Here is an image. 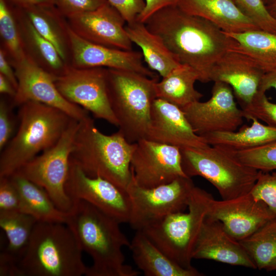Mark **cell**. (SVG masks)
I'll list each match as a JSON object with an SVG mask.
<instances>
[{"label": "cell", "instance_id": "cell-1", "mask_svg": "<svg viewBox=\"0 0 276 276\" xmlns=\"http://www.w3.org/2000/svg\"><path fill=\"white\" fill-rule=\"evenodd\" d=\"M144 23L162 39L180 64L197 72L202 83L211 81L216 62L238 46L234 38L216 25L185 12L177 5L159 9Z\"/></svg>", "mask_w": 276, "mask_h": 276}, {"label": "cell", "instance_id": "cell-2", "mask_svg": "<svg viewBox=\"0 0 276 276\" xmlns=\"http://www.w3.org/2000/svg\"><path fill=\"white\" fill-rule=\"evenodd\" d=\"M65 224L81 250L93 259L86 276H137V270L125 263L122 251L130 241L122 232L120 223L92 204L73 199Z\"/></svg>", "mask_w": 276, "mask_h": 276}, {"label": "cell", "instance_id": "cell-3", "mask_svg": "<svg viewBox=\"0 0 276 276\" xmlns=\"http://www.w3.org/2000/svg\"><path fill=\"white\" fill-rule=\"evenodd\" d=\"M18 107V129L1 151L0 177L10 176L55 145L74 119L57 108L38 102L29 101Z\"/></svg>", "mask_w": 276, "mask_h": 276}, {"label": "cell", "instance_id": "cell-4", "mask_svg": "<svg viewBox=\"0 0 276 276\" xmlns=\"http://www.w3.org/2000/svg\"><path fill=\"white\" fill-rule=\"evenodd\" d=\"M135 143L119 130L101 132L89 117L80 121L70 159L90 177H100L126 190L132 179L131 158Z\"/></svg>", "mask_w": 276, "mask_h": 276}, {"label": "cell", "instance_id": "cell-5", "mask_svg": "<svg viewBox=\"0 0 276 276\" xmlns=\"http://www.w3.org/2000/svg\"><path fill=\"white\" fill-rule=\"evenodd\" d=\"M82 250L64 223L37 222L18 264L20 276H81L88 267Z\"/></svg>", "mask_w": 276, "mask_h": 276}, {"label": "cell", "instance_id": "cell-6", "mask_svg": "<svg viewBox=\"0 0 276 276\" xmlns=\"http://www.w3.org/2000/svg\"><path fill=\"white\" fill-rule=\"evenodd\" d=\"M150 78L128 70L106 69L108 97L119 123V131L130 143L146 139L150 125L155 84Z\"/></svg>", "mask_w": 276, "mask_h": 276}, {"label": "cell", "instance_id": "cell-7", "mask_svg": "<svg viewBox=\"0 0 276 276\" xmlns=\"http://www.w3.org/2000/svg\"><path fill=\"white\" fill-rule=\"evenodd\" d=\"M181 165L189 177L199 176L213 185L222 200L250 192L260 171L240 162L229 150L217 146L181 149Z\"/></svg>", "mask_w": 276, "mask_h": 276}, {"label": "cell", "instance_id": "cell-8", "mask_svg": "<svg viewBox=\"0 0 276 276\" xmlns=\"http://www.w3.org/2000/svg\"><path fill=\"white\" fill-rule=\"evenodd\" d=\"M213 199L210 193L194 186L187 213L171 214L141 231L173 261L193 268V251Z\"/></svg>", "mask_w": 276, "mask_h": 276}, {"label": "cell", "instance_id": "cell-9", "mask_svg": "<svg viewBox=\"0 0 276 276\" xmlns=\"http://www.w3.org/2000/svg\"><path fill=\"white\" fill-rule=\"evenodd\" d=\"M80 121L73 119L55 145L24 165L16 173L45 190L56 206L68 212L73 200L67 195L65 183L70 158Z\"/></svg>", "mask_w": 276, "mask_h": 276}, {"label": "cell", "instance_id": "cell-10", "mask_svg": "<svg viewBox=\"0 0 276 276\" xmlns=\"http://www.w3.org/2000/svg\"><path fill=\"white\" fill-rule=\"evenodd\" d=\"M194 186L191 178L180 177L167 184L145 188L132 176L126 189L131 206L128 223L136 231H141L171 214L183 211Z\"/></svg>", "mask_w": 276, "mask_h": 276}, {"label": "cell", "instance_id": "cell-11", "mask_svg": "<svg viewBox=\"0 0 276 276\" xmlns=\"http://www.w3.org/2000/svg\"><path fill=\"white\" fill-rule=\"evenodd\" d=\"M106 69L79 68L68 65L61 75L55 77L54 82L59 93L68 101L90 112L96 118L118 127L108 97Z\"/></svg>", "mask_w": 276, "mask_h": 276}, {"label": "cell", "instance_id": "cell-12", "mask_svg": "<svg viewBox=\"0 0 276 276\" xmlns=\"http://www.w3.org/2000/svg\"><path fill=\"white\" fill-rule=\"evenodd\" d=\"M130 167L135 182L145 188L188 177L182 169L180 148L147 139L135 143Z\"/></svg>", "mask_w": 276, "mask_h": 276}, {"label": "cell", "instance_id": "cell-13", "mask_svg": "<svg viewBox=\"0 0 276 276\" xmlns=\"http://www.w3.org/2000/svg\"><path fill=\"white\" fill-rule=\"evenodd\" d=\"M65 190L72 200L86 201L120 223H129L131 206L127 191L102 177L87 175L70 159Z\"/></svg>", "mask_w": 276, "mask_h": 276}, {"label": "cell", "instance_id": "cell-14", "mask_svg": "<svg viewBox=\"0 0 276 276\" xmlns=\"http://www.w3.org/2000/svg\"><path fill=\"white\" fill-rule=\"evenodd\" d=\"M234 95L229 85L215 81L208 101H196L181 109L194 131L201 136L215 132L235 131L244 118Z\"/></svg>", "mask_w": 276, "mask_h": 276}, {"label": "cell", "instance_id": "cell-15", "mask_svg": "<svg viewBox=\"0 0 276 276\" xmlns=\"http://www.w3.org/2000/svg\"><path fill=\"white\" fill-rule=\"evenodd\" d=\"M13 68L18 81L16 95L12 99L14 107L36 101L57 108L79 121L89 116L88 111L66 100L55 85V76L27 55Z\"/></svg>", "mask_w": 276, "mask_h": 276}, {"label": "cell", "instance_id": "cell-16", "mask_svg": "<svg viewBox=\"0 0 276 276\" xmlns=\"http://www.w3.org/2000/svg\"><path fill=\"white\" fill-rule=\"evenodd\" d=\"M71 29L83 39L103 46L132 50L125 30L126 21L108 2L90 11L66 17Z\"/></svg>", "mask_w": 276, "mask_h": 276}, {"label": "cell", "instance_id": "cell-17", "mask_svg": "<svg viewBox=\"0 0 276 276\" xmlns=\"http://www.w3.org/2000/svg\"><path fill=\"white\" fill-rule=\"evenodd\" d=\"M208 217L220 221L228 233L238 241L251 235L276 215L262 201L249 193L228 199H213Z\"/></svg>", "mask_w": 276, "mask_h": 276}, {"label": "cell", "instance_id": "cell-18", "mask_svg": "<svg viewBox=\"0 0 276 276\" xmlns=\"http://www.w3.org/2000/svg\"><path fill=\"white\" fill-rule=\"evenodd\" d=\"M71 57L69 65L79 68L102 67L133 71L150 78L158 77L145 66L142 52L125 51L88 41L70 28Z\"/></svg>", "mask_w": 276, "mask_h": 276}, {"label": "cell", "instance_id": "cell-19", "mask_svg": "<svg viewBox=\"0 0 276 276\" xmlns=\"http://www.w3.org/2000/svg\"><path fill=\"white\" fill-rule=\"evenodd\" d=\"M146 139L180 149L208 145L203 137L194 131L181 108L159 98L153 102Z\"/></svg>", "mask_w": 276, "mask_h": 276}, {"label": "cell", "instance_id": "cell-20", "mask_svg": "<svg viewBox=\"0 0 276 276\" xmlns=\"http://www.w3.org/2000/svg\"><path fill=\"white\" fill-rule=\"evenodd\" d=\"M264 74L254 59L233 50L216 62L211 71V81H221L229 85L243 107L249 104L259 91Z\"/></svg>", "mask_w": 276, "mask_h": 276}, {"label": "cell", "instance_id": "cell-21", "mask_svg": "<svg viewBox=\"0 0 276 276\" xmlns=\"http://www.w3.org/2000/svg\"><path fill=\"white\" fill-rule=\"evenodd\" d=\"M192 258L257 269L240 242L228 233L220 221L208 216L195 244Z\"/></svg>", "mask_w": 276, "mask_h": 276}, {"label": "cell", "instance_id": "cell-22", "mask_svg": "<svg viewBox=\"0 0 276 276\" xmlns=\"http://www.w3.org/2000/svg\"><path fill=\"white\" fill-rule=\"evenodd\" d=\"M176 5L189 14L209 20L225 33L260 30L233 0H179Z\"/></svg>", "mask_w": 276, "mask_h": 276}, {"label": "cell", "instance_id": "cell-23", "mask_svg": "<svg viewBox=\"0 0 276 276\" xmlns=\"http://www.w3.org/2000/svg\"><path fill=\"white\" fill-rule=\"evenodd\" d=\"M129 248L137 267L146 276H201L195 268H186L173 261L141 231H136Z\"/></svg>", "mask_w": 276, "mask_h": 276}, {"label": "cell", "instance_id": "cell-24", "mask_svg": "<svg viewBox=\"0 0 276 276\" xmlns=\"http://www.w3.org/2000/svg\"><path fill=\"white\" fill-rule=\"evenodd\" d=\"M20 8L38 32L55 47L65 64L69 65L71 57L70 27L66 18L55 5L33 6Z\"/></svg>", "mask_w": 276, "mask_h": 276}, {"label": "cell", "instance_id": "cell-25", "mask_svg": "<svg viewBox=\"0 0 276 276\" xmlns=\"http://www.w3.org/2000/svg\"><path fill=\"white\" fill-rule=\"evenodd\" d=\"M15 8L26 54L55 77L61 75L68 65L62 60L55 47L38 32L22 10L19 7Z\"/></svg>", "mask_w": 276, "mask_h": 276}, {"label": "cell", "instance_id": "cell-26", "mask_svg": "<svg viewBox=\"0 0 276 276\" xmlns=\"http://www.w3.org/2000/svg\"><path fill=\"white\" fill-rule=\"evenodd\" d=\"M125 30L132 43L140 47L148 67L162 77L181 64L158 35L148 30L144 22L127 24Z\"/></svg>", "mask_w": 276, "mask_h": 276}, {"label": "cell", "instance_id": "cell-27", "mask_svg": "<svg viewBox=\"0 0 276 276\" xmlns=\"http://www.w3.org/2000/svg\"><path fill=\"white\" fill-rule=\"evenodd\" d=\"M8 177L19 194L21 212L37 222L65 223L67 212L56 206L44 189L16 173Z\"/></svg>", "mask_w": 276, "mask_h": 276}, {"label": "cell", "instance_id": "cell-28", "mask_svg": "<svg viewBox=\"0 0 276 276\" xmlns=\"http://www.w3.org/2000/svg\"><path fill=\"white\" fill-rule=\"evenodd\" d=\"M251 125H244L237 131H219L201 137L207 144L237 151L249 149L276 141V127L263 124L252 118Z\"/></svg>", "mask_w": 276, "mask_h": 276}, {"label": "cell", "instance_id": "cell-29", "mask_svg": "<svg viewBox=\"0 0 276 276\" xmlns=\"http://www.w3.org/2000/svg\"><path fill=\"white\" fill-rule=\"evenodd\" d=\"M196 81H199L197 72L190 66L181 64L156 82V98L182 108L203 97L194 87Z\"/></svg>", "mask_w": 276, "mask_h": 276}, {"label": "cell", "instance_id": "cell-30", "mask_svg": "<svg viewBox=\"0 0 276 276\" xmlns=\"http://www.w3.org/2000/svg\"><path fill=\"white\" fill-rule=\"evenodd\" d=\"M37 222L35 218L20 211L0 212V226L8 242L0 256L18 264Z\"/></svg>", "mask_w": 276, "mask_h": 276}, {"label": "cell", "instance_id": "cell-31", "mask_svg": "<svg viewBox=\"0 0 276 276\" xmlns=\"http://www.w3.org/2000/svg\"><path fill=\"white\" fill-rule=\"evenodd\" d=\"M226 33L237 41L235 50L254 59L265 73L276 68V34L262 30Z\"/></svg>", "mask_w": 276, "mask_h": 276}, {"label": "cell", "instance_id": "cell-32", "mask_svg": "<svg viewBox=\"0 0 276 276\" xmlns=\"http://www.w3.org/2000/svg\"><path fill=\"white\" fill-rule=\"evenodd\" d=\"M1 48L13 67L26 56L18 26L15 6L0 0Z\"/></svg>", "mask_w": 276, "mask_h": 276}, {"label": "cell", "instance_id": "cell-33", "mask_svg": "<svg viewBox=\"0 0 276 276\" xmlns=\"http://www.w3.org/2000/svg\"><path fill=\"white\" fill-rule=\"evenodd\" d=\"M255 263L257 269H265L276 257V218L239 241Z\"/></svg>", "mask_w": 276, "mask_h": 276}, {"label": "cell", "instance_id": "cell-34", "mask_svg": "<svg viewBox=\"0 0 276 276\" xmlns=\"http://www.w3.org/2000/svg\"><path fill=\"white\" fill-rule=\"evenodd\" d=\"M229 151L242 163L258 171L276 170V141L249 149Z\"/></svg>", "mask_w": 276, "mask_h": 276}, {"label": "cell", "instance_id": "cell-35", "mask_svg": "<svg viewBox=\"0 0 276 276\" xmlns=\"http://www.w3.org/2000/svg\"><path fill=\"white\" fill-rule=\"evenodd\" d=\"M240 10L260 29L276 34V19L263 0H233Z\"/></svg>", "mask_w": 276, "mask_h": 276}, {"label": "cell", "instance_id": "cell-36", "mask_svg": "<svg viewBox=\"0 0 276 276\" xmlns=\"http://www.w3.org/2000/svg\"><path fill=\"white\" fill-rule=\"evenodd\" d=\"M244 118H255L276 127V103L270 102L266 93L259 91L251 102L242 107Z\"/></svg>", "mask_w": 276, "mask_h": 276}, {"label": "cell", "instance_id": "cell-37", "mask_svg": "<svg viewBox=\"0 0 276 276\" xmlns=\"http://www.w3.org/2000/svg\"><path fill=\"white\" fill-rule=\"evenodd\" d=\"M250 193L256 199L264 202L276 215V172L260 171Z\"/></svg>", "mask_w": 276, "mask_h": 276}, {"label": "cell", "instance_id": "cell-38", "mask_svg": "<svg viewBox=\"0 0 276 276\" xmlns=\"http://www.w3.org/2000/svg\"><path fill=\"white\" fill-rule=\"evenodd\" d=\"M15 107L12 101L4 97L0 99V151L7 145L15 132L17 116L15 117L12 109Z\"/></svg>", "mask_w": 276, "mask_h": 276}, {"label": "cell", "instance_id": "cell-39", "mask_svg": "<svg viewBox=\"0 0 276 276\" xmlns=\"http://www.w3.org/2000/svg\"><path fill=\"white\" fill-rule=\"evenodd\" d=\"M12 211H20L19 194L9 177H0V212Z\"/></svg>", "mask_w": 276, "mask_h": 276}, {"label": "cell", "instance_id": "cell-40", "mask_svg": "<svg viewBox=\"0 0 276 276\" xmlns=\"http://www.w3.org/2000/svg\"><path fill=\"white\" fill-rule=\"evenodd\" d=\"M55 6L65 17L94 10L105 3L106 0H55Z\"/></svg>", "mask_w": 276, "mask_h": 276}, {"label": "cell", "instance_id": "cell-41", "mask_svg": "<svg viewBox=\"0 0 276 276\" xmlns=\"http://www.w3.org/2000/svg\"><path fill=\"white\" fill-rule=\"evenodd\" d=\"M106 1L119 12L127 24L136 21L146 6L145 0Z\"/></svg>", "mask_w": 276, "mask_h": 276}, {"label": "cell", "instance_id": "cell-42", "mask_svg": "<svg viewBox=\"0 0 276 276\" xmlns=\"http://www.w3.org/2000/svg\"><path fill=\"white\" fill-rule=\"evenodd\" d=\"M146 6L137 21L144 22L152 14L166 7L176 5L179 0H145Z\"/></svg>", "mask_w": 276, "mask_h": 276}, {"label": "cell", "instance_id": "cell-43", "mask_svg": "<svg viewBox=\"0 0 276 276\" xmlns=\"http://www.w3.org/2000/svg\"><path fill=\"white\" fill-rule=\"evenodd\" d=\"M0 74L5 77L17 90L18 81L14 69L1 49H0Z\"/></svg>", "mask_w": 276, "mask_h": 276}, {"label": "cell", "instance_id": "cell-44", "mask_svg": "<svg viewBox=\"0 0 276 276\" xmlns=\"http://www.w3.org/2000/svg\"><path fill=\"white\" fill-rule=\"evenodd\" d=\"M271 88L276 90V68L265 73L261 80L259 91L265 93Z\"/></svg>", "mask_w": 276, "mask_h": 276}, {"label": "cell", "instance_id": "cell-45", "mask_svg": "<svg viewBox=\"0 0 276 276\" xmlns=\"http://www.w3.org/2000/svg\"><path fill=\"white\" fill-rule=\"evenodd\" d=\"M14 6L25 8L33 6L55 5V0H7Z\"/></svg>", "mask_w": 276, "mask_h": 276}, {"label": "cell", "instance_id": "cell-46", "mask_svg": "<svg viewBox=\"0 0 276 276\" xmlns=\"http://www.w3.org/2000/svg\"><path fill=\"white\" fill-rule=\"evenodd\" d=\"M0 93L13 99L16 93V89L11 83L0 74Z\"/></svg>", "mask_w": 276, "mask_h": 276}, {"label": "cell", "instance_id": "cell-47", "mask_svg": "<svg viewBox=\"0 0 276 276\" xmlns=\"http://www.w3.org/2000/svg\"><path fill=\"white\" fill-rule=\"evenodd\" d=\"M266 6L271 16L276 19V0H271Z\"/></svg>", "mask_w": 276, "mask_h": 276}, {"label": "cell", "instance_id": "cell-48", "mask_svg": "<svg viewBox=\"0 0 276 276\" xmlns=\"http://www.w3.org/2000/svg\"><path fill=\"white\" fill-rule=\"evenodd\" d=\"M267 271H272L276 270V257L268 264L265 268Z\"/></svg>", "mask_w": 276, "mask_h": 276}, {"label": "cell", "instance_id": "cell-49", "mask_svg": "<svg viewBox=\"0 0 276 276\" xmlns=\"http://www.w3.org/2000/svg\"><path fill=\"white\" fill-rule=\"evenodd\" d=\"M271 0H263V1L264 2V3L265 4H267L268 3H269Z\"/></svg>", "mask_w": 276, "mask_h": 276}]
</instances>
